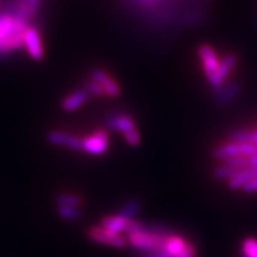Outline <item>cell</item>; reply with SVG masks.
I'll use <instances>...</instances> for the list:
<instances>
[{
    "instance_id": "6da1fadb",
    "label": "cell",
    "mask_w": 257,
    "mask_h": 257,
    "mask_svg": "<svg viewBox=\"0 0 257 257\" xmlns=\"http://www.w3.org/2000/svg\"><path fill=\"white\" fill-rule=\"evenodd\" d=\"M29 22L15 12L0 15V56L23 48V36Z\"/></svg>"
},
{
    "instance_id": "7a4b0ae2",
    "label": "cell",
    "mask_w": 257,
    "mask_h": 257,
    "mask_svg": "<svg viewBox=\"0 0 257 257\" xmlns=\"http://www.w3.org/2000/svg\"><path fill=\"white\" fill-rule=\"evenodd\" d=\"M170 234L154 232V231L148 229L147 224H144L143 230L126 234V239L127 243L131 244L135 249L147 255V253L165 248L167 239Z\"/></svg>"
},
{
    "instance_id": "3957f363",
    "label": "cell",
    "mask_w": 257,
    "mask_h": 257,
    "mask_svg": "<svg viewBox=\"0 0 257 257\" xmlns=\"http://www.w3.org/2000/svg\"><path fill=\"white\" fill-rule=\"evenodd\" d=\"M257 153V146L251 143H240V142H230L218 146L212 152V156L217 161H224L234 156H251Z\"/></svg>"
},
{
    "instance_id": "277c9868",
    "label": "cell",
    "mask_w": 257,
    "mask_h": 257,
    "mask_svg": "<svg viewBox=\"0 0 257 257\" xmlns=\"http://www.w3.org/2000/svg\"><path fill=\"white\" fill-rule=\"evenodd\" d=\"M87 236L92 242L99 244H106V245L114 246V248H125L127 245L126 237L123 234L114 233L112 231L105 229L101 225H93L87 230Z\"/></svg>"
},
{
    "instance_id": "5b68a950",
    "label": "cell",
    "mask_w": 257,
    "mask_h": 257,
    "mask_svg": "<svg viewBox=\"0 0 257 257\" xmlns=\"http://www.w3.org/2000/svg\"><path fill=\"white\" fill-rule=\"evenodd\" d=\"M23 48L27 50L28 55L35 61H41L46 55L43 40L41 31L34 25H28L23 36Z\"/></svg>"
},
{
    "instance_id": "8992f818",
    "label": "cell",
    "mask_w": 257,
    "mask_h": 257,
    "mask_svg": "<svg viewBox=\"0 0 257 257\" xmlns=\"http://www.w3.org/2000/svg\"><path fill=\"white\" fill-rule=\"evenodd\" d=\"M237 64H238V56H237L236 54L229 53L224 57H221L217 72L214 73L213 75L207 76L206 78L211 88L216 89L218 87H220V86H223L224 83L226 82L230 74L232 73V70L237 67Z\"/></svg>"
},
{
    "instance_id": "52a82bcc",
    "label": "cell",
    "mask_w": 257,
    "mask_h": 257,
    "mask_svg": "<svg viewBox=\"0 0 257 257\" xmlns=\"http://www.w3.org/2000/svg\"><path fill=\"white\" fill-rule=\"evenodd\" d=\"M197 54L199 60H200L201 69L204 72L205 78L213 75L219 67L221 59L217 50L210 44L202 43L197 48Z\"/></svg>"
},
{
    "instance_id": "ba28073f",
    "label": "cell",
    "mask_w": 257,
    "mask_h": 257,
    "mask_svg": "<svg viewBox=\"0 0 257 257\" xmlns=\"http://www.w3.org/2000/svg\"><path fill=\"white\" fill-rule=\"evenodd\" d=\"M108 146H110L108 134L102 128H98L89 136L82 138L81 150L91 155H102L107 152Z\"/></svg>"
},
{
    "instance_id": "9c48e42d",
    "label": "cell",
    "mask_w": 257,
    "mask_h": 257,
    "mask_svg": "<svg viewBox=\"0 0 257 257\" xmlns=\"http://www.w3.org/2000/svg\"><path fill=\"white\" fill-rule=\"evenodd\" d=\"M89 78L95 80L99 85L104 89L105 95L108 98H117L121 94L120 83L117 81L112 74H110L106 69L102 68H94L92 69Z\"/></svg>"
},
{
    "instance_id": "30bf717a",
    "label": "cell",
    "mask_w": 257,
    "mask_h": 257,
    "mask_svg": "<svg viewBox=\"0 0 257 257\" xmlns=\"http://www.w3.org/2000/svg\"><path fill=\"white\" fill-rule=\"evenodd\" d=\"M48 142L53 146L69 148L73 150L82 149V138L62 130H51L47 136Z\"/></svg>"
},
{
    "instance_id": "8fae6325",
    "label": "cell",
    "mask_w": 257,
    "mask_h": 257,
    "mask_svg": "<svg viewBox=\"0 0 257 257\" xmlns=\"http://www.w3.org/2000/svg\"><path fill=\"white\" fill-rule=\"evenodd\" d=\"M240 93V85L236 81L225 82L223 86L212 89L213 100L220 106H226L237 99Z\"/></svg>"
},
{
    "instance_id": "7c38bea8",
    "label": "cell",
    "mask_w": 257,
    "mask_h": 257,
    "mask_svg": "<svg viewBox=\"0 0 257 257\" xmlns=\"http://www.w3.org/2000/svg\"><path fill=\"white\" fill-rule=\"evenodd\" d=\"M107 126L111 130L123 135V137H126L127 135L138 130L136 121L130 114L126 113H115L110 115L107 118Z\"/></svg>"
},
{
    "instance_id": "4fadbf2b",
    "label": "cell",
    "mask_w": 257,
    "mask_h": 257,
    "mask_svg": "<svg viewBox=\"0 0 257 257\" xmlns=\"http://www.w3.org/2000/svg\"><path fill=\"white\" fill-rule=\"evenodd\" d=\"M89 96H91V94H89L88 91L85 87L74 89L73 92L68 93V94L62 99V101H61V107H62V110L66 112L76 111L78 108H80L88 101Z\"/></svg>"
},
{
    "instance_id": "5bb4252c",
    "label": "cell",
    "mask_w": 257,
    "mask_h": 257,
    "mask_svg": "<svg viewBox=\"0 0 257 257\" xmlns=\"http://www.w3.org/2000/svg\"><path fill=\"white\" fill-rule=\"evenodd\" d=\"M131 219L119 216V214H113V216H106L101 219L100 225L105 229L112 231L114 233H126L128 224Z\"/></svg>"
},
{
    "instance_id": "9a60e30c",
    "label": "cell",
    "mask_w": 257,
    "mask_h": 257,
    "mask_svg": "<svg viewBox=\"0 0 257 257\" xmlns=\"http://www.w3.org/2000/svg\"><path fill=\"white\" fill-rule=\"evenodd\" d=\"M42 0H17L15 14L21 16L25 21H31L36 17Z\"/></svg>"
},
{
    "instance_id": "2e32d148",
    "label": "cell",
    "mask_w": 257,
    "mask_h": 257,
    "mask_svg": "<svg viewBox=\"0 0 257 257\" xmlns=\"http://www.w3.org/2000/svg\"><path fill=\"white\" fill-rule=\"evenodd\" d=\"M255 175H257V168L246 167V168L239 169L229 181H226L227 186H229V188L233 189V191L243 188V186L248 181H250Z\"/></svg>"
},
{
    "instance_id": "e0dca14e",
    "label": "cell",
    "mask_w": 257,
    "mask_h": 257,
    "mask_svg": "<svg viewBox=\"0 0 257 257\" xmlns=\"http://www.w3.org/2000/svg\"><path fill=\"white\" fill-rule=\"evenodd\" d=\"M187 244L188 242L184 238V237L179 236V234L176 233H173L168 237L165 248L163 249H165L170 256L175 257L178 256L179 253L186 248V246H187Z\"/></svg>"
},
{
    "instance_id": "ac0fdd59",
    "label": "cell",
    "mask_w": 257,
    "mask_h": 257,
    "mask_svg": "<svg viewBox=\"0 0 257 257\" xmlns=\"http://www.w3.org/2000/svg\"><path fill=\"white\" fill-rule=\"evenodd\" d=\"M230 141L240 143H251L257 146V128H239L230 135Z\"/></svg>"
},
{
    "instance_id": "d6986e66",
    "label": "cell",
    "mask_w": 257,
    "mask_h": 257,
    "mask_svg": "<svg viewBox=\"0 0 257 257\" xmlns=\"http://www.w3.org/2000/svg\"><path fill=\"white\" fill-rule=\"evenodd\" d=\"M141 210H142V202H141L140 199L133 198L124 202V205L120 207V211L118 214L126 218V219H135L137 217V214L141 212Z\"/></svg>"
},
{
    "instance_id": "ffe728a7",
    "label": "cell",
    "mask_w": 257,
    "mask_h": 257,
    "mask_svg": "<svg viewBox=\"0 0 257 257\" xmlns=\"http://www.w3.org/2000/svg\"><path fill=\"white\" fill-rule=\"evenodd\" d=\"M57 206L80 207L82 205V198L73 193H59L55 197Z\"/></svg>"
},
{
    "instance_id": "44dd1931",
    "label": "cell",
    "mask_w": 257,
    "mask_h": 257,
    "mask_svg": "<svg viewBox=\"0 0 257 257\" xmlns=\"http://www.w3.org/2000/svg\"><path fill=\"white\" fill-rule=\"evenodd\" d=\"M238 172V169H234L232 167H229L225 163H219L217 167H214L212 170V176L219 181H229L232 176Z\"/></svg>"
},
{
    "instance_id": "7402d4cb",
    "label": "cell",
    "mask_w": 257,
    "mask_h": 257,
    "mask_svg": "<svg viewBox=\"0 0 257 257\" xmlns=\"http://www.w3.org/2000/svg\"><path fill=\"white\" fill-rule=\"evenodd\" d=\"M57 214L61 218L70 221H79L82 218V213L79 207L74 206H57Z\"/></svg>"
},
{
    "instance_id": "603a6c76",
    "label": "cell",
    "mask_w": 257,
    "mask_h": 257,
    "mask_svg": "<svg viewBox=\"0 0 257 257\" xmlns=\"http://www.w3.org/2000/svg\"><path fill=\"white\" fill-rule=\"evenodd\" d=\"M221 163H225L229 167H232L234 169H243L249 167V160L248 156H234L230 157V159H226L224 161H220Z\"/></svg>"
},
{
    "instance_id": "cb8c5ba5",
    "label": "cell",
    "mask_w": 257,
    "mask_h": 257,
    "mask_svg": "<svg viewBox=\"0 0 257 257\" xmlns=\"http://www.w3.org/2000/svg\"><path fill=\"white\" fill-rule=\"evenodd\" d=\"M243 257H257V239L245 238L242 243Z\"/></svg>"
},
{
    "instance_id": "d4e9b609",
    "label": "cell",
    "mask_w": 257,
    "mask_h": 257,
    "mask_svg": "<svg viewBox=\"0 0 257 257\" xmlns=\"http://www.w3.org/2000/svg\"><path fill=\"white\" fill-rule=\"evenodd\" d=\"M85 88L87 89L89 94L94 95V96H96V98H102V96H106L104 89H102L101 86L99 85L95 80H93L92 78H88L87 81H86Z\"/></svg>"
},
{
    "instance_id": "484cf974",
    "label": "cell",
    "mask_w": 257,
    "mask_h": 257,
    "mask_svg": "<svg viewBox=\"0 0 257 257\" xmlns=\"http://www.w3.org/2000/svg\"><path fill=\"white\" fill-rule=\"evenodd\" d=\"M186 24H199L201 23L202 19H204V16H202L201 12H191V14L186 16Z\"/></svg>"
},
{
    "instance_id": "4316f807",
    "label": "cell",
    "mask_w": 257,
    "mask_h": 257,
    "mask_svg": "<svg viewBox=\"0 0 257 257\" xmlns=\"http://www.w3.org/2000/svg\"><path fill=\"white\" fill-rule=\"evenodd\" d=\"M242 189L245 193H248V194L257 193V175H255L251 180H250V181L246 182V184L243 186Z\"/></svg>"
},
{
    "instance_id": "83f0119b",
    "label": "cell",
    "mask_w": 257,
    "mask_h": 257,
    "mask_svg": "<svg viewBox=\"0 0 257 257\" xmlns=\"http://www.w3.org/2000/svg\"><path fill=\"white\" fill-rule=\"evenodd\" d=\"M175 257H197V252H195L194 245H193V244H191V243H188L187 246H186V248L182 250V251L180 252L178 256H175Z\"/></svg>"
},
{
    "instance_id": "f1b7e54d",
    "label": "cell",
    "mask_w": 257,
    "mask_h": 257,
    "mask_svg": "<svg viewBox=\"0 0 257 257\" xmlns=\"http://www.w3.org/2000/svg\"><path fill=\"white\" fill-rule=\"evenodd\" d=\"M144 257H172V256H170L165 249H161V250H157V251L147 253Z\"/></svg>"
},
{
    "instance_id": "f546056e",
    "label": "cell",
    "mask_w": 257,
    "mask_h": 257,
    "mask_svg": "<svg viewBox=\"0 0 257 257\" xmlns=\"http://www.w3.org/2000/svg\"><path fill=\"white\" fill-rule=\"evenodd\" d=\"M248 160H249V167L257 168V153L253 154L251 156H249Z\"/></svg>"
},
{
    "instance_id": "4dcf8cb0",
    "label": "cell",
    "mask_w": 257,
    "mask_h": 257,
    "mask_svg": "<svg viewBox=\"0 0 257 257\" xmlns=\"http://www.w3.org/2000/svg\"><path fill=\"white\" fill-rule=\"evenodd\" d=\"M255 19H256V25H257V11H256V17H255Z\"/></svg>"
}]
</instances>
